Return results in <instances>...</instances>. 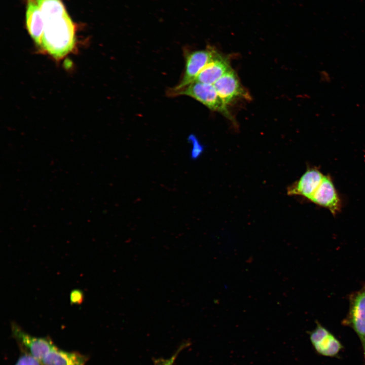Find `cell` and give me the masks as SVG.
<instances>
[{"mask_svg":"<svg viewBox=\"0 0 365 365\" xmlns=\"http://www.w3.org/2000/svg\"><path fill=\"white\" fill-rule=\"evenodd\" d=\"M75 35V25L67 13L45 22L40 45L50 55L60 59L72 50Z\"/></svg>","mask_w":365,"mask_h":365,"instance_id":"6da1fadb","label":"cell"},{"mask_svg":"<svg viewBox=\"0 0 365 365\" xmlns=\"http://www.w3.org/2000/svg\"><path fill=\"white\" fill-rule=\"evenodd\" d=\"M182 95L190 96L210 110L219 112L228 119L233 120V118L229 112L227 104L220 97L213 85L194 81L169 96H176Z\"/></svg>","mask_w":365,"mask_h":365,"instance_id":"7a4b0ae2","label":"cell"},{"mask_svg":"<svg viewBox=\"0 0 365 365\" xmlns=\"http://www.w3.org/2000/svg\"><path fill=\"white\" fill-rule=\"evenodd\" d=\"M185 67L179 83L168 92L169 95L185 88L195 81L200 71L209 63L218 53L215 49L208 46L207 48L184 52Z\"/></svg>","mask_w":365,"mask_h":365,"instance_id":"3957f363","label":"cell"},{"mask_svg":"<svg viewBox=\"0 0 365 365\" xmlns=\"http://www.w3.org/2000/svg\"><path fill=\"white\" fill-rule=\"evenodd\" d=\"M11 328L12 336L20 346L22 353L28 354L41 361L49 352L56 347L50 338L32 336L15 322H11Z\"/></svg>","mask_w":365,"mask_h":365,"instance_id":"277c9868","label":"cell"},{"mask_svg":"<svg viewBox=\"0 0 365 365\" xmlns=\"http://www.w3.org/2000/svg\"><path fill=\"white\" fill-rule=\"evenodd\" d=\"M349 310L343 324L352 327L361 342L365 358V284L349 297Z\"/></svg>","mask_w":365,"mask_h":365,"instance_id":"5b68a950","label":"cell"},{"mask_svg":"<svg viewBox=\"0 0 365 365\" xmlns=\"http://www.w3.org/2000/svg\"><path fill=\"white\" fill-rule=\"evenodd\" d=\"M213 86L220 97L227 105L240 97L248 98V94L241 84L235 72L231 68Z\"/></svg>","mask_w":365,"mask_h":365,"instance_id":"8992f818","label":"cell"},{"mask_svg":"<svg viewBox=\"0 0 365 365\" xmlns=\"http://www.w3.org/2000/svg\"><path fill=\"white\" fill-rule=\"evenodd\" d=\"M313 203L324 207L336 215L341 208V201L334 184L328 175H324L317 190L310 198Z\"/></svg>","mask_w":365,"mask_h":365,"instance_id":"52a82bcc","label":"cell"},{"mask_svg":"<svg viewBox=\"0 0 365 365\" xmlns=\"http://www.w3.org/2000/svg\"><path fill=\"white\" fill-rule=\"evenodd\" d=\"M324 175L316 168H309L299 180L287 189L289 195H299L310 200L320 184Z\"/></svg>","mask_w":365,"mask_h":365,"instance_id":"ba28073f","label":"cell"},{"mask_svg":"<svg viewBox=\"0 0 365 365\" xmlns=\"http://www.w3.org/2000/svg\"><path fill=\"white\" fill-rule=\"evenodd\" d=\"M231 68L227 59L217 53L200 71L195 81L213 85Z\"/></svg>","mask_w":365,"mask_h":365,"instance_id":"9c48e42d","label":"cell"},{"mask_svg":"<svg viewBox=\"0 0 365 365\" xmlns=\"http://www.w3.org/2000/svg\"><path fill=\"white\" fill-rule=\"evenodd\" d=\"M25 21L29 34L40 45L45 23L35 0H27Z\"/></svg>","mask_w":365,"mask_h":365,"instance_id":"30bf717a","label":"cell"},{"mask_svg":"<svg viewBox=\"0 0 365 365\" xmlns=\"http://www.w3.org/2000/svg\"><path fill=\"white\" fill-rule=\"evenodd\" d=\"M88 357L77 352H68L56 346L41 360L43 365H85Z\"/></svg>","mask_w":365,"mask_h":365,"instance_id":"8fae6325","label":"cell"},{"mask_svg":"<svg viewBox=\"0 0 365 365\" xmlns=\"http://www.w3.org/2000/svg\"><path fill=\"white\" fill-rule=\"evenodd\" d=\"M45 23L61 17L67 13L61 0H35Z\"/></svg>","mask_w":365,"mask_h":365,"instance_id":"7c38bea8","label":"cell"},{"mask_svg":"<svg viewBox=\"0 0 365 365\" xmlns=\"http://www.w3.org/2000/svg\"><path fill=\"white\" fill-rule=\"evenodd\" d=\"M314 346L318 352L329 356L336 355L342 347L340 342L331 333Z\"/></svg>","mask_w":365,"mask_h":365,"instance_id":"4fadbf2b","label":"cell"},{"mask_svg":"<svg viewBox=\"0 0 365 365\" xmlns=\"http://www.w3.org/2000/svg\"><path fill=\"white\" fill-rule=\"evenodd\" d=\"M188 141L191 145L190 155L193 160L198 159L203 154L204 147L201 143L197 136L191 134L188 137Z\"/></svg>","mask_w":365,"mask_h":365,"instance_id":"5bb4252c","label":"cell"},{"mask_svg":"<svg viewBox=\"0 0 365 365\" xmlns=\"http://www.w3.org/2000/svg\"><path fill=\"white\" fill-rule=\"evenodd\" d=\"M190 345L189 342H185L182 343L172 355V356L167 359L163 358H155L153 359L154 365H173L179 353L185 348H187Z\"/></svg>","mask_w":365,"mask_h":365,"instance_id":"9a60e30c","label":"cell"},{"mask_svg":"<svg viewBox=\"0 0 365 365\" xmlns=\"http://www.w3.org/2000/svg\"><path fill=\"white\" fill-rule=\"evenodd\" d=\"M330 334V333L326 328L319 323H317L316 328L310 334V340L314 346L320 342Z\"/></svg>","mask_w":365,"mask_h":365,"instance_id":"2e32d148","label":"cell"},{"mask_svg":"<svg viewBox=\"0 0 365 365\" xmlns=\"http://www.w3.org/2000/svg\"><path fill=\"white\" fill-rule=\"evenodd\" d=\"M15 365H43L41 361L30 355L22 353Z\"/></svg>","mask_w":365,"mask_h":365,"instance_id":"e0dca14e","label":"cell"},{"mask_svg":"<svg viewBox=\"0 0 365 365\" xmlns=\"http://www.w3.org/2000/svg\"><path fill=\"white\" fill-rule=\"evenodd\" d=\"M69 296L70 303L71 305L81 304L84 298L83 292L79 289L72 290Z\"/></svg>","mask_w":365,"mask_h":365,"instance_id":"ac0fdd59","label":"cell"}]
</instances>
